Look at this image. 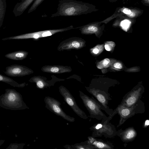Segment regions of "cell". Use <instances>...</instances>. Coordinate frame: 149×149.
<instances>
[{
    "label": "cell",
    "instance_id": "1",
    "mask_svg": "<svg viewBox=\"0 0 149 149\" xmlns=\"http://www.w3.org/2000/svg\"><path fill=\"white\" fill-rule=\"evenodd\" d=\"M57 11L51 17L58 16H74L88 12L89 6L87 4L74 0L59 1Z\"/></svg>",
    "mask_w": 149,
    "mask_h": 149
},
{
    "label": "cell",
    "instance_id": "15",
    "mask_svg": "<svg viewBox=\"0 0 149 149\" xmlns=\"http://www.w3.org/2000/svg\"><path fill=\"white\" fill-rule=\"evenodd\" d=\"M136 135V132L133 128H129L121 134L122 139L125 141H130L133 140Z\"/></svg>",
    "mask_w": 149,
    "mask_h": 149
},
{
    "label": "cell",
    "instance_id": "12",
    "mask_svg": "<svg viewBox=\"0 0 149 149\" xmlns=\"http://www.w3.org/2000/svg\"><path fill=\"white\" fill-rule=\"evenodd\" d=\"M29 81L36 83L37 87L42 90L53 86L55 82V81L47 80L46 78L40 76L33 77L30 79Z\"/></svg>",
    "mask_w": 149,
    "mask_h": 149
},
{
    "label": "cell",
    "instance_id": "21",
    "mask_svg": "<svg viewBox=\"0 0 149 149\" xmlns=\"http://www.w3.org/2000/svg\"><path fill=\"white\" fill-rule=\"evenodd\" d=\"M44 0H35L29 9L28 13H29L35 10L38 6L41 4Z\"/></svg>",
    "mask_w": 149,
    "mask_h": 149
},
{
    "label": "cell",
    "instance_id": "29",
    "mask_svg": "<svg viewBox=\"0 0 149 149\" xmlns=\"http://www.w3.org/2000/svg\"><path fill=\"white\" fill-rule=\"evenodd\" d=\"M149 124V121L148 120H147L146 121L145 123L144 126H148Z\"/></svg>",
    "mask_w": 149,
    "mask_h": 149
},
{
    "label": "cell",
    "instance_id": "25",
    "mask_svg": "<svg viewBox=\"0 0 149 149\" xmlns=\"http://www.w3.org/2000/svg\"><path fill=\"white\" fill-rule=\"evenodd\" d=\"M110 62V60L108 58L104 59L102 62V65L104 66L107 65Z\"/></svg>",
    "mask_w": 149,
    "mask_h": 149
},
{
    "label": "cell",
    "instance_id": "8",
    "mask_svg": "<svg viewBox=\"0 0 149 149\" xmlns=\"http://www.w3.org/2000/svg\"><path fill=\"white\" fill-rule=\"evenodd\" d=\"M84 42L81 38L73 37L68 38L62 41L57 48L58 51L70 50L72 49H79L82 47Z\"/></svg>",
    "mask_w": 149,
    "mask_h": 149
},
{
    "label": "cell",
    "instance_id": "30",
    "mask_svg": "<svg viewBox=\"0 0 149 149\" xmlns=\"http://www.w3.org/2000/svg\"><path fill=\"white\" fill-rule=\"evenodd\" d=\"M145 0L146 1H147V2L148 1V2H149V0Z\"/></svg>",
    "mask_w": 149,
    "mask_h": 149
},
{
    "label": "cell",
    "instance_id": "18",
    "mask_svg": "<svg viewBox=\"0 0 149 149\" xmlns=\"http://www.w3.org/2000/svg\"><path fill=\"white\" fill-rule=\"evenodd\" d=\"M88 91L95 96L104 107L107 108V98H106V96H105L104 94L99 93L98 92H94L93 91L90 90Z\"/></svg>",
    "mask_w": 149,
    "mask_h": 149
},
{
    "label": "cell",
    "instance_id": "6",
    "mask_svg": "<svg viewBox=\"0 0 149 149\" xmlns=\"http://www.w3.org/2000/svg\"><path fill=\"white\" fill-rule=\"evenodd\" d=\"M59 91L63 97L64 101L76 114L82 119H86L88 118L86 115L78 107L74 97L66 88L63 86H61L59 87Z\"/></svg>",
    "mask_w": 149,
    "mask_h": 149
},
{
    "label": "cell",
    "instance_id": "14",
    "mask_svg": "<svg viewBox=\"0 0 149 149\" xmlns=\"http://www.w3.org/2000/svg\"><path fill=\"white\" fill-rule=\"evenodd\" d=\"M29 52L24 50H20L9 53L5 56L8 59L14 60H22L26 58Z\"/></svg>",
    "mask_w": 149,
    "mask_h": 149
},
{
    "label": "cell",
    "instance_id": "11",
    "mask_svg": "<svg viewBox=\"0 0 149 149\" xmlns=\"http://www.w3.org/2000/svg\"><path fill=\"white\" fill-rule=\"evenodd\" d=\"M41 70L44 72L54 74L70 72L72 70L70 66L60 65H45L42 67Z\"/></svg>",
    "mask_w": 149,
    "mask_h": 149
},
{
    "label": "cell",
    "instance_id": "26",
    "mask_svg": "<svg viewBox=\"0 0 149 149\" xmlns=\"http://www.w3.org/2000/svg\"><path fill=\"white\" fill-rule=\"evenodd\" d=\"M64 147L66 149H73V148H72V146L68 145H65L64 146Z\"/></svg>",
    "mask_w": 149,
    "mask_h": 149
},
{
    "label": "cell",
    "instance_id": "22",
    "mask_svg": "<svg viewBox=\"0 0 149 149\" xmlns=\"http://www.w3.org/2000/svg\"><path fill=\"white\" fill-rule=\"evenodd\" d=\"M122 11L124 14H126L128 16L130 15L132 13V11L130 9L124 8L122 9Z\"/></svg>",
    "mask_w": 149,
    "mask_h": 149
},
{
    "label": "cell",
    "instance_id": "17",
    "mask_svg": "<svg viewBox=\"0 0 149 149\" xmlns=\"http://www.w3.org/2000/svg\"><path fill=\"white\" fill-rule=\"evenodd\" d=\"M88 140L87 141V143L91 145H93L95 147L99 148H111V147L104 142L96 140L91 137H88Z\"/></svg>",
    "mask_w": 149,
    "mask_h": 149
},
{
    "label": "cell",
    "instance_id": "28",
    "mask_svg": "<svg viewBox=\"0 0 149 149\" xmlns=\"http://www.w3.org/2000/svg\"><path fill=\"white\" fill-rule=\"evenodd\" d=\"M93 52L95 54H97L99 52V50L97 48L94 49L93 50Z\"/></svg>",
    "mask_w": 149,
    "mask_h": 149
},
{
    "label": "cell",
    "instance_id": "10",
    "mask_svg": "<svg viewBox=\"0 0 149 149\" xmlns=\"http://www.w3.org/2000/svg\"><path fill=\"white\" fill-rule=\"evenodd\" d=\"M142 95L140 90L131 92L125 95L121 104L127 107H130L137 102Z\"/></svg>",
    "mask_w": 149,
    "mask_h": 149
},
{
    "label": "cell",
    "instance_id": "2",
    "mask_svg": "<svg viewBox=\"0 0 149 149\" xmlns=\"http://www.w3.org/2000/svg\"><path fill=\"white\" fill-rule=\"evenodd\" d=\"M79 28H74L72 25L61 29L48 30L24 34L19 35L11 36L2 39L3 40H21L28 39H37L40 38L51 36L56 33L65 31L71 29Z\"/></svg>",
    "mask_w": 149,
    "mask_h": 149
},
{
    "label": "cell",
    "instance_id": "19",
    "mask_svg": "<svg viewBox=\"0 0 149 149\" xmlns=\"http://www.w3.org/2000/svg\"><path fill=\"white\" fill-rule=\"evenodd\" d=\"M6 6V0H0V28L3 24Z\"/></svg>",
    "mask_w": 149,
    "mask_h": 149
},
{
    "label": "cell",
    "instance_id": "27",
    "mask_svg": "<svg viewBox=\"0 0 149 149\" xmlns=\"http://www.w3.org/2000/svg\"><path fill=\"white\" fill-rule=\"evenodd\" d=\"M105 49L107 51H109L110 50V48L109 46L108 45L106 44L104 45Z\"/></svg>",
    "mask_w": 149,
    "mask_h": 149
},
{
    "label": "cell",
    "instance_id": "9",
    "mask_svg": "<svg viewBox=\"0 0 149 149\" xmlns=\"http://www.w3.org/2000/svg\"><path fill=\"white\" fill-rule=\"evenodd\" d=\"M136 107V105L135 104L130 107H127L121 104L119 106L116 110L120 116L118 126L123 124L127 119L134 114L135 112L134 109Z\"/></svg>",
    "mask_w": 149,
    "mask_h": 149
},
{
    "label": "cell",
    "instance_id": "5",
    "mask_svg": "<svg viewBox=\"0 0 149 149\" xmlns=\"http://www.w3.org/2000/svg\"><path fill=\"white\" fill-rule=\"evenodd\" d=\"M45 107L48 110L56 115L59 116L70 122L75 121V118L66 114L61 107V103L57 100L49 96L44 98Z\"/></svg>",
    "mask_w": 149,
    "mask_h": 149
},
{
    "label": "cell",
    "instance_id": "3",
    "mask_svg": "<svg viewBox=\"0 0 149 149\" xmlns=\"http://www.w3.org/2000/svg\"><path fill=\"white\" fill-rule=\"evenodd\" d=\"M19 93L15 90L6 89V93L3 96L2 100H1L2 104H5L4 105L5 107H9L10 109L11 108V109H18L19 107V104L22 106L25 109H29L23 101L21 95H19Z\"/></svg>",
    "mask_w": 149,
    "mask_h": 149
},
{
    "label": "cell",
    "instance_id": "7",
    "mask_svg": "<svg viewBox=\"0 0 149 149\" xmlns=\"http://www.w3.org/2000/svg\"><path fill=\"white\" fill-rule=\"evenodd\" d=\"M8 76L12 77H22L33 73V71L28 67L22 65L14 64L6 67L4 72Z\"/></svg>",
    "mask_w": 149,
    "mask_h": 149
},
{
    "label": "cell",
    "instance_id": "4",
    "mask_svg": "<svg viewBox=\"0 0 149 149\" xmlns=\"http://www.w3.org/2000/svg\"><path fill=\"white\" fill-rule=\"evenodd\" d=\"M79 96L88 111L90 116L98 120L104 119L106 116L101 111L100 106L93 99L81 91H79Z\"/></svg>",
    "mask_w": 149,
    "mask_h": 149
},
{
    "label": "cell",
    "instance_id": "13",
    "mask_svg": "<svg viewBox=\"0 0 149 149\" xmlns=\"http://www.w3.org/2000/svg\"><path fill=\"white\" fill-rule=\"evenodd\" d=\"M34 0H22L15 6L13 12L15 16L20 15Z\"/></svg>",
    "mask_w": 149,
    "mask_h": 149
},
{
    "label": "cell",
    "instance_id": "23",
    "mask_svg": "<svg viewBox=\"0 0 149 149\" xmlns=\"http://www.w3.org/2000/svg\"><path fill=\"white\" fill-rule=\"evenodd\" d=\"M124 21L123 23L122 24L121 26L124 29H127L129 25V23L127 21Z\"/></svg>",
    "mask_w": 149,
    "mask_h": 149
},
{
    "label": "cell",
    "instance_id": "20",
    "mask_svg": "<svg viewBox=\"0 0 149 149\" xmlns=\"http://www.w3.org/2000/svg\"><path fill=\"white\" fill-rule=\"evenodd\" d=\"M71 146L73 149H87L94 148L92 146L86 142H82L79 143H76Z\"/></svg>",
    "mask_w": 149,
    "mask_h": 149
},
{
    "label": "cell",
    "instance_id": "16",
    "mask_svg": "<svg viewBox=\"0 0 149 149\" xmlns=\"http://www.w3.org/2000/svg\"><path fill=\"white\" fill-rule=\"evenodd\" d=\"M0 81H1L14 87L23 88L26 85L25 83L19 84L12 78L4 76L0 74Z\"/></svg>",
    "mask_w": 149,
    "mask_h": 149
},
{
    "label": "cell",
    "instance_id": "24",
    "mask_svg": "<svg viewBox=\"0 0 149 149\" xmlns=\"http://www.w3.org/2000/svg\"><path fill=\"white\" fill-rule=\"evenodd\" d=\"M113 66L116 68L120 69H121L122 68L121 64L119 62H117L115 63L113 65Z\"/></svg>",
    "mask_w": 149,
    "mask_h": 149
}]
</instances>
